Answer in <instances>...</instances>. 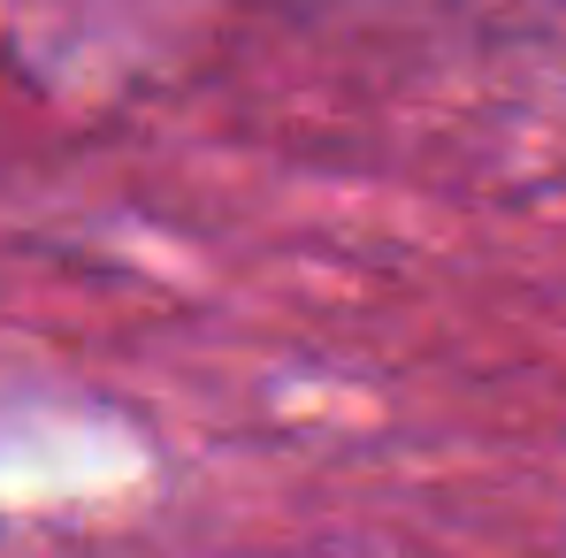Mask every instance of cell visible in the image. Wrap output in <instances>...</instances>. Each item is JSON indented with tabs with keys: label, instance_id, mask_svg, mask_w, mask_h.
<instances>
[]
</instances>
